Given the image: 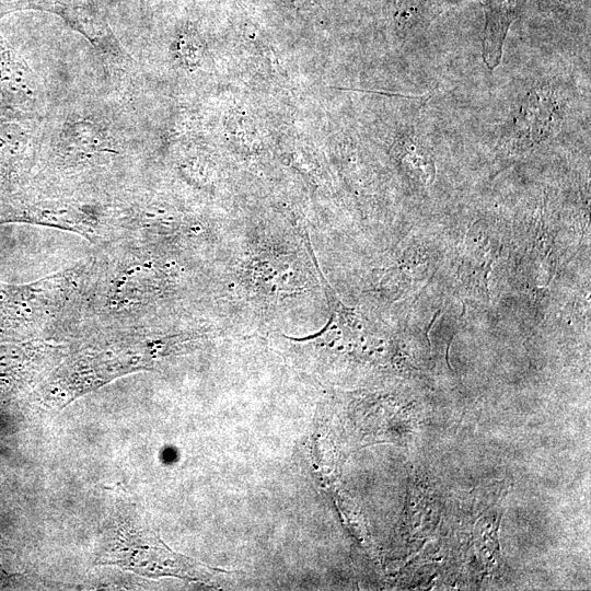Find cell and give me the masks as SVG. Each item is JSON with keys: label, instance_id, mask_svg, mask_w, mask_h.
<instances>
[{"label": "cell", "instance_id": "obj_3", "mask_svg": "<svg viewBox=\"0 0 591 591\" xmlns=\"http://www.w3.org/2000/svg\"><path fill=\"white\" fill-rule=\"evenodd\" d=\"M30 142L27 130L16 120H0V193L15 182Z\"/></svg>", "mask_w": 591, "mask_h": 591}, {"label": "cell", "instance_id": "obj_4", "mask_svg": "<svg viewBox=\"0 0 591 591\" xmlns=\"http://www.w3.org/2000/svg\"><path fill=\"white\" fill-rule=\"evenodd\" d=\"M517 0H487L483 60L489 70L500 62L502 45L514 19Z\"/></svg>", "mask_w": 591, "mask_h": 591}, {"label": "cell", "instance_id": "obj_5", "mask_svg": "<svg viewBox=\"0 0 591 591\" xmlns=\"http://www.w3.org/2000/svg\"><path fill=\"white\" fill-rule=\"evenodd\" d=\"M178 51L186 65L196 66L201 58L202 47L196 35L185 33L178 39Z\"/></svg>", "mask_w": 591, "mask_h": 591}, {"label": "cell", "instance_id": "obj_2", "mask_svg": "<svg viewBox=\"0 0 591 591\" xmlns=\"http://www.w3.org/2000/svg\"><path fill=\"white\" fill-rule=\"evenodd\" d=\"M35 95L30 69L0 36V115L22 111Z\"/></svg>", "mask_w": 591, "mask_h": 591}, {"label": "cell", "instance_id": "obj_1", "mask_svg": "<svg viewBox=\"0 0 591 591\" xmlns=\"http://www.w3.org/2000/svg\"><path fill=\"white\" fill-rule=\"evenodd\" d=\"M84 264L25 286L0 285V334L50 335L76 328Z\"/></svg>", "mask_w": 591, "mask_h": 591}]
</instances>
